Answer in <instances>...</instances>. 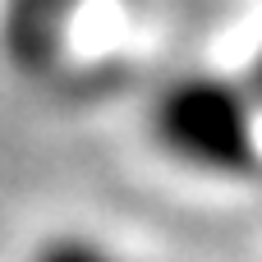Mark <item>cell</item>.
I'll use <instances>...</instances> for the list:
<instances>
[{
	"label": "cell",
	"mask_w": 262,
	"mask_h": 262,
	"mask_svg": "<svg viewBox=\"0 0 262 262\" xmlns=\"http://www.w3.org/2000/svg\"><path fill=\"white\" fill-rule=\"evenodd\" d=\"M28 262H129V258L88 230H60V235H46L28 253Z\"/></svg>",
	"instance_id": "cell-3"
},
{
	"label": "cell",
	"mask_w": 262,
	"mask_h": 262,
	"mask_svg": "<svg viewBox=\"0 0 262 262\" xmlns=\"http://www.w3.org/2000/svg\"><path fill=\"white\" fill-rule=\"evenodd\" d=\"M258 115L262 106L244 78L180 74L152 101V134L180 166L216 180H244L262 157Z\"/></svg>",
	"instance_id": "cell-1"
},
{
	"label": "cell",
	"mask_w": 262,
	"mask_h": 262,
	"mask_svg": "<svg viewBox=\"0 0 262 262\" xmlns=\"http://www.w3.org/2000/svg\"><path fill=\"white\" fill-rule=\"evenodd\" d=\"M244 83H249V92L258 97V106H262V51L253 55V64H249V74H244Z\"/></svg>",
	"instance_id": "cell-4"
},
{
	"label": "cell",
	"mask_w": 262,
	"mask_h": 262,
	"mask_svg": "<svg viewBox=\"0 0 262 262\" xmlns=\"http://www.w3.org/2000/svg\"><path fill=\"white\" fill-rule=\"evenodd\" d=\"M74 0H9L5 5V51L18 69H46L69 32Z\"/></svg>",
	"instance_id": "cell-2"
}]
</instances>
